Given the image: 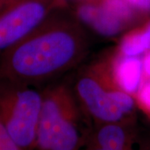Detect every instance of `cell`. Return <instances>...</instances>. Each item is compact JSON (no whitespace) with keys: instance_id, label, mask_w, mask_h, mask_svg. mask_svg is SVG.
Instances as JSON below:
<instances>
[{"instance_id":"obj_4","label":"cell","mask_w":150,"mask_h":150,"mask_svg":"<svg viewBox=\"0 0 150 150\" xmlns=\"http://www.w3.org/2000/svg\"><path fill=\"white\" fill-rule=\"evenodd\" d=\"M43 90L0 79V116L21 150L36 149Z\"/></svg>"},{"instance_id":"obj_13","label":"cell","mask_w":150,"mask_h":150,"mask_svg":"<svg viewBox=\"0 0 150 150\" xmlns=\"http://www.w3.org/2000/svg\"><path fill=\"white\" fill-rule=\"evenodd\" d=\"M143 67H144V81L150 79V51L144 55Z\"/></svg>"},{"instance_id":"obj_6","label":"cell","mask_w":150,"mask_h":150,"mask_svg":"<svg viewBox=\"0 0 150 150\" xmlns=\"http://www.w3.org/2000/svg\"><path fill=\"white\" fill-rule=\"evenodd\" d=\"M72 10L85 27L106 37L121 33L140 15L125 0H76Z\"/></svg>"},{"instance_id":"obj_8","label":"cell","mask_w":150,"mask_h":150,"mask_svg":"<svg viewBox=\"0 0 150 150\" xmlns=\"http://www.w3.org/2000/svg\"><path fill=\"white\" fill-rule=\"evenodd\" d=\"M89 139V144L103 150H134L133 136L127 122L98 124Z\"/></svg>"},{"instance_id":"obj_2","label":"cell","mask_w":150,"mask_h":150,"mask_svg":"<svg viewBox=\"0 0 150 150\" xmlns=\"http://www.w3.org/2000/svg\"><path fill=\"white\" fill-rule=\"evenodd\" d=\"M86 115L74 91L64 83L51 84L43 90L36 149L79 150L90 137L85 129Z\"/></svg>"},{"instance_id":"obj_15","label":"cell","mask_w":150,"mask_h":150,"mask_svg":"<svg viewBox=\"0 0 150 150\" xmlns=\"http://www.w3.org/2000/svg\"><path fill=\"white\" fill-rule=\"evenodd\" d=\"M88 150H103L102 149H99V148H98L96 146H93V145L89 144V149Z\"/></svg>"},{"instance_id":"obj_1","label":"cell","mask_w":150,"mask_h":150,"mask_svg":"<svg viewBox=\"0 0 150 150\" xmlns=\"http://www.w3.org/2000/svg\"><path fill=\"white\" fill-rule=\"evenodd\" d=\"M89 47L86 27L65 5L0 55V79L38 87L78 67Z\"/></svg>"},{"instance_id":"obj_10","label":"cell","mask_w":150,"mask_h":150,"mask_svg":"<svg viewBox=\"0 0 150 150\" xmlns=\"http://www.w3.org/2000/svg\"><path fill=\"white\" fill-rule=\"evenodd\" d=\"M137 105L150 116V79L144 80L135 96Z\"/></svg>"},{"instance_id":"obj_9","label":"cell","mask_w":150,"mask_h":150,"mask_svg":"<svg viewBox=\"0 0 150 150\" xmlns=\"http://www.w3.org/2000/svg\"><path fill=\"white\" fill-rule=\"evenodd\" d=\"M150 51V19L139 28L127 33L118 43L116 54L141 57Z\"/></svg>"},{"instance_id":"obj_16","label":"cell","mask_w":150,"mask_h":150,"mask_svg":"<svg viewBox=\"0 0 150 150\" xmlns=\"http://www.w3.org/2000/svg\"><path fill=\"white\" fill-rule=\"evenodd\" d=\"M66 1H67V2L69 3V1H74H74H76V0H66Z\"/></svg>"},{"instance_id":"obj_3","label":"cell","mask_w":150,"mask_h":150,"mask_svg":"<svg viewBox=\"0 0 150 150\" xmlns=\"http://www.w3.org/2000/svg\"><path fill=\"white\" fill-rule=\"evenodd\" d=\"M73 89L86 115L97 125L128 122L137 105L135 97L115 83L110 58L83 71Z\"/></svg>"},{"instance_id":"obj_12","label":"cell","mask_w":150,"mask_h":150,"mask_svg":"<svg viewBox=\"0 0 150 150\" xmlns=\"http://www.w3.org/2000/svg\"><path fill=\"white\" fill-rule=\"evenodd\" d=\"M140 15L150 13V0H125Z\"/></svg>"},{"instance_id":"obj_11","label":"cell","mask_w":150,"mask_h":150,"mask_svg":"<svg viewBox=\"0 0 150 150\" xmlns=\"http://www.w3.org/2000/svg\"><path fill=\"white\" fill-rule=\"evenodd\" d=\"M0 150H21L11 138L0 116Z\"/></svg>"},{"instance_id":"obj_7","label":"cell","mask_w":150,"mask_h":150,"mask_svg":"<svg viewBox=\"0 0 150 150\" xmlns=\"http://www.w3.org/2000/svg\"><path fill=\"white\" fill-rule=\"evenodd\" d=\"M112 77L124 92L136 96L144 83L143 59L114 54L110 58Z\"/></svg>"},{"instance_id":"obj_5","label":"cell","mask_w":150,"mask_h":150,"mask_svg":"<svg viewBox=\"0 0 150 150\" xmlns=\"http://www.w3.org/2000/svg\"><path fill=\"white\" fill-rule=\"evenodd\" d=\"M66 0H15L0 10V55L20 42Z\"/></svg>"},{"instance_id":"obj_14","label":"cell","mask_w":150,"mask_h":150,"mask_svg":"<svg viewBox=\"0 0 150 150\" xmlns=\"http://www.w3.org/2000/svg\"><path fill=\"white\" fill-rule=\"evenodd\" d=\"M15 0H0V10L3 9L4 7L10 4L11 3L14 2Z\"/></svg>"}]
</instances>
